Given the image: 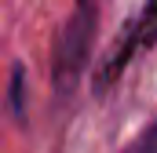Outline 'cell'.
Instances as JSON below:
<instances>
[{"instance_id": "obj_1", "label": "cell", "mask_w": 157, "mask_h": 153, "mask_svg": "<svg viewBox=\"0 0 157 153\" xmlns=\"http://www.w3.org/2000/svg\"><path fill=\"white\" fill-rule=\"evenodd\" d=\"M91 44H95V0H77L73 15L62 22L55 37V55H51V80L62 95L77 88L84 62L91 55Z\"/></svg>"}, {"instance_id": "obj_2", "label": "cell", "mask_w": 157, "mask_h": 153, "mask_svg": "<svg viewBox=\"0 0 157 153\" xmlns=\"http://www.w3.org/2000/svg\"><path fill=\"white\" fill-rule=\"evenodd\" d=\"M154 44H157V0H146V7L132 18V26L124 29V37L117 40V47L110 51V58L99 66V73H95V91L102 95V91L124 73V66H128L135 55L150 51Z\"/></svg>"}, {"instance_id": "obj_3", "label": "cell", "mask_w": 157, "mask_h": 153, "mask_svg": "<svg viewBox=\"0 0 157 153\" xmlns=\"http://www.w3.org/2000/svg\"><path fill=\"white\" fill-rule=\"evenodd\" d=\"M11 110L18 120L26 117V73H22V66H15V73H11Z\"/></svg>"}]
</instances>
